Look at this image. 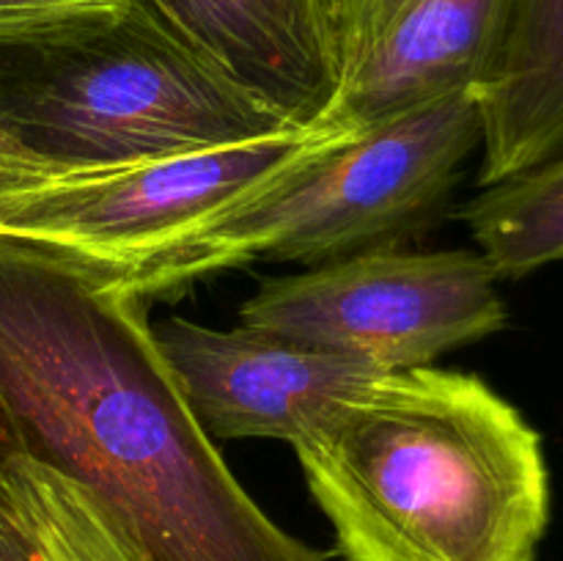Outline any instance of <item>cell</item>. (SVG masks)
<instances>
[{"label": "cell", "mask_w": 563, "mask_h": 561, "mask_svg": "<svg viewBox=\"0 0 563 561\" xmlns=\"http://www.w3.org/2000/svg\"><path fill=\"white\" fill-rule=\"evenodd\" d=\"M478 141L473 91L352 127L300 170L174 240L113 286L148 302L258 256L319 267L388 245L443 201Z\"/></svg>", "instance_id": "277c9868"}, {"label": "cell", "mask_w": 563, "mask_h": 561, "mask_svg": "<svg viewBox=\"0 0 563 561\" xmlns=\"http://www.w3.org/2000/svg\"><path fill=\"white\" fill-rule=\"evenodd\" d=\"M350 130L322 121L212 152L55 168L5 198L0 240L119 284L174 240L300 170Z\"/></svg>", "instance_id": "5b68a950"}, {"label": "cell", "mask_w": 563, "mask_h": 561, "mask_svg": "<svg viewBox=\"0 0 563 561\" xmlns=\"http://www.w3.org/2000/svg\"><path fill=\"white\" fill-rule=\"evenodd\" d=\"M291 449L341 561H537L542 435L476 374L383 372Z\"/></svg>", "instance_id": "7a4b0ae2"}, {"label": "cell", "mask_w": 563, "mask_h": 561, "mask_svg": "<svg viewBox=\"0 0 563 561\" xmlns=\"http://www.w3.org/2000/svg\"><path fill=\"white\" fill-rule=\"evenodd\" d=\"M0 454L86 487L152 561H330L192 416L146 300L0 240Z\"/></svg>", "instance_id": "6da1fadb"}, {"label": "cell", "mask_w": 563, "mask_h": 561, "mask_svg": "<svg viewBox=\"0 0 563 561\" xmlns=\"http://www.w3.org/2000/svg\"><path fill=\"white\" fill-rule=\"evenodd\" d=\"M506 0H410L339 91L324 121L363 130L449 94L473 91Z\"/></svg>", "instance_id": "9c48e42d"}, {"label": "cell", "mask_w": 563, "mask_h": 561, "mask_svg": "<svg viewBox=\"0 0 563 561\" xmlns=\"http://www.w3.org/2000/svg\"><path fill=\"white\" fill-rule=\"evenodd\" d=\"M192 416L218 440L306 438L344 396L383 369L352 352L324 350L264 328L214 330L185 317L154 324Z\"/></svg>", "instance_id": "52a82bcc"}, {"label": "cell", "mask_w": 563, "mask_h": 561, "mask_svg": "<svg viewBox=\"0 0 563 561\" xmlns=\"http://www.w3.org/2000/svg\"><path fill=\"white\" fill-rule=\"evenodd\" d=\"M410 0H317L341 88L368 58Z\"/></svg>", "instance_id": "4fadbf2b"}, {"label": "cell", "mask_w": 563, "mask_h": 561, "mask_svg": "<svg viewBox=\"0 0 563 561\" xmlns=\"http://www.w3.org/2000/svg\"><path fill=\"white\" fill-rule=\"evenodd\" d=\"M55 168L58 165H49L47 160L36 157L31 148L22 146L14 135H9L0 127V207H3L5 198L25 190L27 185L38 182Z\"/></svg>", "instance_id": "9a60e30c"}, {"label": "cell", "mask_w": 563, "mask_h": 561, "mask_svg": "<svg viewBox=\"0 0 563 561\" xmlns=\"http://www.w3.org/2000/svg\"><path fill=\"white\" fill-rule=\"evenodd\" d=\"M0 561H152L115 517L64 473L0 454Z\"/></svg>", "instance_id": "8fae6325"}, {"label": "cell", "mask_w": 563, "mask_h": 561, "mask_svg": "<svg viewBox=\"0 0 563 561\" xmlns=\"http://www.w3.org/2000/svg\"><path fill=\"white\" fill-rule=\"evenodd\" d=\"M132 0H0V38L47 36L121 14Z\"/></svg>", "instance_id": "5bb4252c"}, {"label": "cell", "mask_w": 563, "mask_h": 561, "mask_svg": "<svg viewBox=\"0 0 563 561\" xmlns=\"http://www.w3.org/2000/svg\"><path fill=\"white\" fill-rule=\"evenodd\" d=\"M0 127L49 165L99 168L240 146L300 124L132 0L91 25L0 38Z\"/></svg>", "instance_id": "3957f363"}, {"label": "cell", "mask_w": 563, "mask_h": 561, "mask_svg": "<svg viewBox=\"0 0 563 561\" xmlns=\"http://www.w3.org/2000/svg\"><path fill=\"white\" fill-rule=\"evenodd\" d=\"M482 127L478 187L563 148V0H506L498 42L473 88Z\"/></svg>", "instance_id": "30bf717a"}, {"label": "cell", "mask_w": 563, "mask_h": 561, "mask_svg": "<svg viewBox=\"0 0 563 561\" xmlns=\"http://www.w3.org/2000/svg\"><path fill=\"white\" fill-rule=\"evenodd\" d=\"M460 218L500 280L563 264V148L522 174L482 187Z\"/></svg>", "instance_id": "7c38bea8"}, {"label": "cell", "mask_w": 563, "mask_h": 561, "mask_svg": "<svg viewBox=\"0 0 563 561\" xmlns=\"http://www.w3.org/2000/svg\"><path fill=\"white\" fill-rule=\"evenodd\" d=\"M181 38L291 124H322L341 91L317 0H146Z\"/></svg>", "instance_id": "ba28073f"}, {"label": "cell", "mask_w": 563, "mask_h": 561, "mask_svg": "<svg viewBox=\"0 0 563 561\" xmlns=\"http://www.w3.org/2000/svg\"><path fill=\"white\" fill-rule=\"evenodd\" d=\"M498 280L478 248L405 251L388 242L267 278L242 302L240 322L352 352L388 372L432 366L506 328Z\"/></svg>", "instance_id": "8992f818"}]
</instances>
